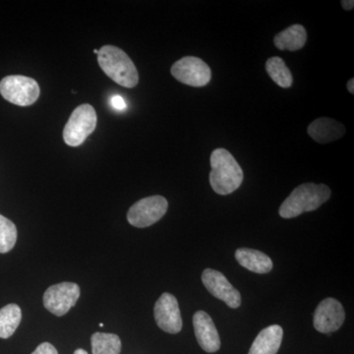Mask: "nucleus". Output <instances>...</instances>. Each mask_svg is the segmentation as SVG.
<instances>
[{"mask_svg": "<svg viewBox=\"0 0 354 354\" xmlns=\"http://www.w3.org/2000/svg\"><path fill=\"white\" fill-rule=\"evenodd\" d=\"M348 90L351 95L354 94V79L351 78L348 83Z\"/></svg>", "mask_w": 354, "mask_h": 354, "instance_id": "obj_24", "label": "nucleus"}, {"mask_svg": "<svg viewBox=\"0 0 354 354\" xmlns=\"http://www.w3.org/2000/svg\"><path fill=\"white\" fill-rule=\"evenodd\" d=\"M202 281L213 297L225 302L230 308H239L241 306V293L221 272L213 269L205 270L202 274Z\"/></svg>", "mask_w": 354, "mask_h": 354, "instance_id": "obj_10", "label": "nucleus"}, {"mask_svg": "<svg viewBox=\"0 0 354 354\" xmlns=\"http://www.w3.org/2000/svg\"><path fill=\"white\" fill-rule=\"evenodd\" d=\"M235 259L242 267L256 274H268L272 269L271 258L255 249H237Z\"/></svg>", "mask_w": 354, "mask_h": 354, "instance_id": "obj_15", "label": "nucleus"}, {"mask_svg": "<svg viewBox=\"0 0 354 354\" xmlns=\"http://www.w3.org/2000/svg\"><path fill=\"white\" fill-rule=\"evenodd\" d=\"M193 327L198 344L206 353H216L221 348V339L211 316L198 311L193 316Z\"/></svg>", "mask_w": 354, "mask_h": 354, "instance_id": "obj_12", "label": "nucleus"}, {"mask_svg": "<svg viewBox=\"0 0 354 354\" xmlns=\"http://www.w3.org/2000/svg\"><path fill=\"white\" fill-rule=\"evenodd\" d=\"M266 70L279 87L288 88L292 85L293 78L290 70L281 57H271L266 62Z\"/></svg>", "mask_w": 354, "mask_h": 354, "instance_id": "obj_18", "label": "nucleus"}, {"mask_svg": "<svg viewBox=\"0 0 354 354\" xmlns=\"http://www.w3.org/2000/svg\"><path fill=\"white\" fill-rule=\"evenodd\" d=\"M332 192L325 184L304 183L298 186L279 207L281 218H292L315 211L330 199Z\"/></svg>", "mask_w": 354, "mask_h": 354, "instance_id": "obj_2", "label": "nucleus"}, {"mask_svg": "<svg viewBox=\"0 0 354 354\" xmlns=\"http://www.w3.org/2000/svg\"><path fill=\"white\" fill-rule=\"evenodd\" d=\"M342 8L344 9V10H353L354 7V1L353 0H344V1H342Z\"/></svg>", "mask_w": 354, "mask_h": 354, "instance_id": "obj_23", "label": "nucleus"}, {"mask_svg": "<svg viewBox=\"0 0 354 354\" xmlns=\"http://www.w3.org/2000/svg\"><path fill=\"white\" fill-rule=\"evenodd\" d=\"M32 354H58V353L57 348L50 342H43Z\"/></svg>", "mask_w": 354, "mask_h": 354, "instance_id": "obj_21", "label": "nucleus"}, {"mask_svg": "<svg viewBox=\"0 0 354 354\" xmlns=\"http://www.w3.org/2000/svg\"><path fill=\"white\" fill-rule=\"evenodd\" d=\"M169 203L165 197L156 195L135 203L127 214V221L135 227H148L157 223L167 213Z\"/></svg>", "mask_w": 354, "mask_h": 354, "instance_id": "obj_6", "label": "nucleus"}, {"mask_svg": "<svg viewBox=\"0 0 354 354\" xmlns=\"http://www.w3.org/2000/svg\"><path fill=\"white\" fill-rule=\"evenodd\" d=\"M94 53H95V55H97V53H99V50H95Z\"/></svg>", "mask_w": 354, "mask_h": 354, "instance_id": "obj_26", "label": "nucleus"}, {"mask_svg": "<svg viewBox=\"0 0 354 354\" xmlns=\"http://www.w3.org/2000/svg\"><path fill=\"white\" fill-rule=\"evenodd\" d=\"M153 315L158 328L169 334H177L183 329L178 301L171 293L165 292L160 295L156 302Z\"/></svg>", "mask_w": 354, "mask_h": 354, "instance_id": "obj_9", "label": "nucleus"}, {"mask_svg": "<svg viewBox=\"0 0 354 354\" xmlns=\"http://www.w3.org/2000/svg\"><path fill=\"white\" fill-rule=\"evenodd\" d=\"M91 344L93 354H120L121 341L118 335L95 333Z\"/></svg>", "mask_w": 354, "mask_h": 354, "instance_id": "obj_19", "label": "nucleus"}, {"mask_svg": "<svg viewBox=\"0 0 354 354\" xmlns=\"http://www.w3.org/2000/svg\"><path fill=\"white\" fill-rule=\"evenodd\" d=\"M307 131L317 143L327 144L342 138L346 133V127L332 118H321L311 122Z\"/></svg>", "mask_w": 354, "mask_h": 354, "instance_id": "obj_13", "label": "nucleus"}, {"mask_svg": "<svg viewBox=\"0 0 354 354\" xmlns=\"http://www.w3.org/2000/svg\"><path fill=\"white\" fill-rule=\"evenodd\" d=\"M74 354H88L87 351H84L82 348L76 349L75 353Z\"/></svg>", "mask_w": 354, "mask_h": 354, "instance_id": "obj_25", "label": "nucleus"}, {"mask_svg": "<svg viewBox=\"0 0 354 354\" xmlns=\"http://www.w3.org/2000/svg\"><path fill=\"white\" fill-rule=\"evenodd\" d=\"M97 113L91 104L77 106L64 130V140L70 147L82 145L97 127Z\"/></svg>", "mask_w": 354, "mask_h": 354, "instance_id": "obj_4", "label": "nucleus"}, {"mask_svg": "<svg viewBox=\"0 0 354 354\" xmlns=\"http://www.w3.org/2000/svg\"><path fill=\"white\" fill-rule=\"evenodd\" d=\"M39 84L30 77L7 76L0 82V94L6 101L16 106H31L39 99Z\"/></svg>", "mask_w": 354, "mask_h": 354, "instance_id": "obj_5", "label": "nucleus"}, {"mask_svg": "<svg viewBox=\"0 0 354 354\" xmlns=\"http://www.w3.org/2000/svg\"><path fill=\"white\" fill-rule=\"evenodd\" d=\"M313 319L314 327L318 332L330 334L342 327L346 313L339 300L326 298L317 306Z\"/></svg>", "mask_w": 354, "mask_h": 354, "instance_id": "obj_11", "label": "nucleus"}, {"mask_svg": "<svg viewBox=\"0 0 354 354\" xmlns=\"http://www.w3.org/2000/svg\"><path fill=\"white\" fill-rule=\"evenodd\" d=\"M22 311L17 304H8L0 309V337L8 339L19 327Z\"/></svg>", "mask_w": 354, "mask_h": 354, "instance_id": "obj_17", "label": "nucleus"}, {"mask_svg": "<svg viewBox=\"0 0 354 354\" xmlns=\"http://www.w3.org/2000/svg\"><path fill=\"white\" fill-rule=\"evenodd\" d=\"M111 106L118 111H124V109H127V102H125L124 99H123L121 95H113V97H111Z\"/></svg>", "mask_w": 354, "mask_h": 354, "instance_id": "obj_22", "label": "nucleus"}, {"mask_svg": "<svg viewBox=\"0 0 354 354\" xmlns=\"http://www.w3.org/2000/svg\"><path fill=\"white\" fill-rule=\"evenodd\" d=\"M212 171L209 183L218 195H228L241 187L243 171L234 156L223 148L216 149L211 155Z\"/></svg>", "mask_w": 354, "mask_h": 354, "instance_id": "obj_1", "label": "nucleus"}, {"mask_svg": "<svg viewBox=\"0 0 354 354\" xmlns=\"http://www.w3.org/2000/svg\"><path fill=\"white\" fill-rule=\"evenodd\" d=\"M283 328L272 325L261 330L248 354H277L283 341Z\"/></svg>", "mask_w": 354, "mask_h": 354, "instance_id": "obj_14", "label": "nucleus"}, {"mask_svg": "<svg viewBox=\"0 0 354 354\" xmlns=\"http://www.w3.org/2000/svg\"><path fill=\"white\" fill-rule=\"evenodd\" d=\"M307 32L304 26L292 25L279 32L274 39V46L281 50L297 51L304 48Z\"/></svg>", "mask_w": 354, "mask_h": 354, "instance_id": "obj_16", "label": "nucleus"}, {"mask_svg": "<svg viewBox=\"0 0 354 354\" xmlns=\"http://www.w3.org/2000/svg\"><path fill=\"white\" fill-rule=\"evenodd\" d=\"M171 71L177 81L191 87H204L211 81L209 65L198 57L181 58L172 65Z\"/></svg>", "mask_w": 354, "mask_h": 354, "instance_id": "obj_7", "label": "nucleus"}, {"mask_svg": "<svg viewBox=\"0 0 354 354\" xmlns=\"http://www.w3.org/2000/svg\"><path fill=\"white\" fill-rule=\"evenodd\" d=\"M80 297V288L77 283H65L51 286L44 295V305L50 313L64 316L75 306Z\"/></svg>", "mask_w": 354, "mask_h": 354, "instance_id": "obj_8", "label": "nucleus"}, {"mask_svg": "<svg viewBox=\"0 0 354 354\" xmlns=\"http://www.w3.org/2000/svg\"><path fill=\"white\" fill-rule=\"evenodd\" d=\"M17 241V228L12 221L0 215V253L12 250Z\"/></svg>", "mask_w": 354, "mask_h": 354, "instance_id": "obj_20", "label": "nucleus"}, {"mask_svg": "<svg viewBox=\"0 0 354 354\" xmlns=\"http://www.w3.org/2000/svg\"><path fill=\"white\" fill-rule=\"evenodd\" d=\"M97 62L102 71L118 85L134 88L138 84L136 66L120 48L113 46H102L97 53Z\"/></svg>", "mask_w": 354, "mask_h": 354, "instance_id": "obj_3", "label": "nucleus"}]
</instances>
